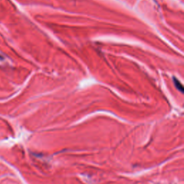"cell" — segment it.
<instances>
[{
	"instance_id": "obj_1",
	"label": "cell",
	"mask_w": 184,
	"mask_h": 184,
	"mask_svg": "<svg viewBox=\"0 0 184 184\" xmlns=\"http://www.w3.org/2000/svg\"><path fill=\"white\" fill-rule=\"evenodd\" d=\"M175 82H176V86H177V87H178V89H179V90H181V91H183V86H181V84H180V82L179 81H176V79H175Z\"/></svg>"
}]
</instances>
